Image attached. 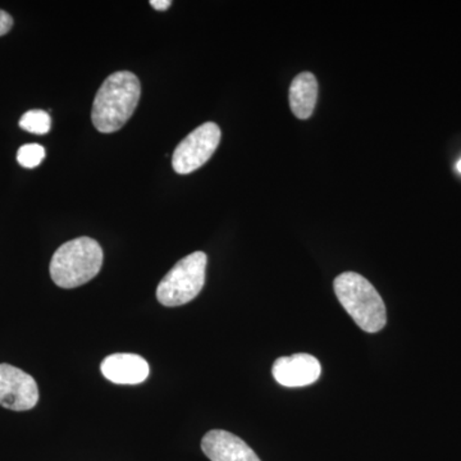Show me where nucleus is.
<instances>
[{
    "label": "nucleus",
    "instance_id": "20e7f679",
    "mask_svg": "<svg viewBox=\"0 0 461 461\" xmlns=\"http://www.w3.org/2000/svg\"><path fill=\"white\" fill-rule=\"evenodd\" d=\"M206 262L208 258L203 251H195L181 259L158 285V302L172 308L195 299L204 287Z\"/></svg>",
    "mask_w": 461,
    "mask_h": 461
},
{
    "label": "nucleus",
    "instance_id": "423d86ee",
    "mask_svg": "<svg viewBox=\"0 0 461 461\" xmlns=\"http://www.w3.org/2000/svg\"><path fill=\"white\" fill-rule=\"evenodd\" d=\"M39 402L35 379L9 364H0V406L14 411L32 409Z\"/></svg>",
    "mask_w": 461,
    "mask_h": 461
},
{
    "label": "nucleus",
    "instance_id": "4468645a",
    "mask_svg": "<svg viewBox=\"0 0 461 461\" xmlns=\"http://www.w3.org/2000/svg\"><path fill=\"white\" fill-rule=\"evenodd\" d=\"M151 7L157 9V11H166L172 5L171 0H151Z\"/></svg>",
    "mask_w": 461,
    "mask_h": 461
},
{
    "label": "nucleus",
    "instance_id": "ddd939ff",
    "mask_svg": "<svg viewBox=\"0 0 461 461\" xmlns=\"http://www.w3.org/2000/svg\"><path fill=\"white\" fill-rule=\"evenodd\" d=\"M12 26H14V18L7 12L0 9V36L11 32Z\"/></svg>",
    "mask_w": 461,
    "mask_h": 461
},
{
    "label": "nucleus",
    "instance_id": "0eeeda50",
    "mask_svg": "<svg viewBox=\"0 0 461 461\" xmlns=\"http://www.w3.org/2000/svg\"><path fill=\"white\" fill-rule=\"evenodd\" d=\"M273 377L285 387H305L321 377L320 360L311 354H294L276 360Z\"/></svg>",
    "mask_w": 461,
    "mask_h": 461
},
{
    "label": "nucleus",
    "instance_id": "f8f14e48",
    "mask_svg": "<svg viewBox=\"0 0 461 461\" xmlns=\"http://www.w3.org/2000/svg\"><path fill=\"white\" fill-rule=\"evenodd\" d=\"M45 158V149L39 144H27L18 149L17 162L23 168L32 169L41 166Z\"/></svg>",
    "mask_w": 461,
    "mask_h": 461
},
{
    "label": "nucleus",
    "instance_id": "9b49d317",
    "mask_svg": "<svg viewBox=\"0 0 461 461\" xmlns=\"http://www.w3.org/2000/svg\"><path fill=\"white\" fill-rule=\"evenodd\" d=\"M50 115L41 109L26 112L20 120L21 129L35 135H45L50 131Z\"/></svg>",
    "mask_w": 461,
    "mask_h": 461
},
{
    "label": "nucleus",
    "instance_id": "9d476101",
    "mask_svg": "<svg viewBox=\"0 0 461 461\" xmlns=\"http://www.w3.org/2000/svg\"><path fill=\"white\" fill-rule=\"evenodd\" d=\"M318 98L317 78L311 72L297 75L291 83V111L299 120H308L313 114Z\"/></svg>",
    "mask_w": 461,
    "mask_h": 461
},
{
    "label": "nucleus",
    "instance_id": "7ed1b4c3",
    "mask_svg": "<svg viewBox=\"0 0 461 461\" xmlns=\"http://www.w3.org/2000/svg\"><path fill=\"white\" fill-rule=\"evenodd\" d=\"M102 247L90 238L67 241L51 258L50 276L57 286L75 288L93 280L103 266Z\"/></svg>",
    "mask_w": 461,
    "mask_h": 461
},
{
    "label": "nucleus",
    "instance_id": "f03ea898",
    "mask_svg": "<svg viewBox=\"0 0 461 461\" xmlns=\"http://www.w3.org/2000/svg\"><path fill=\"white\" fill-rule=\"evenodd\" d=\"M333 287L339 302L360 329L375 333L386 326L384 299L363 276L354 272L342 273L336 278Z\"/></svg>",
    "mask_w": 461,
    "mask_h": 461
},
{
    "label": "nucleus",
    "instance_id": "1a4fd4ad",
    "mask_svg": "<svg viewBox=\"0 0 461 461\" xmlns=\"http://www.w3.org/2000/svg\"><path fill=\"white\" fill-rule=\"evenodd\" d=\"M100 371L117 384H139L149 377V364L136 354H112L103 360Z\"/></svg>",
    "mask_w": 461,
    "mask_h": 461
},
{
    "label": "nucleus",
    "instance_id": "39448f33",
    "mask_svg": "<svg viewBox=\"0 0 461 461\" xmlns=\"http://www.w3.org/2000/svg\"><path fill=\"white\" fill-rule=\"evenodd\" d=\"M221 141V129L214 122H206L194 130L175 149L172 167L180 175H189L204 166Z\"/></svg>",
    "mask_w": 461,
    "mask_h": 461
},
{
    "label": "nucleus",
    "instance_id": "6e6552de",
    "mask_svg": "<svg viewBox=\"0 0 461 461\" xmlns=\"http://www.w3.org/2000/svg\"><path fill=\"white\" fill-rule=\"evenodd\" d=\"M202 450L211 461H260L240 437L222 429L206 433L203 437Z\"/></svg>",
    "mask_w": 461,
    "mask_h": 461
},
{
    "label": "nucleus",
    "instance_id": "2eb2a0df",
    "mask_svg": "<svg viewBox=\"0 0 461 461\" xmlns=\"http://www.w3.org/2000/svg\"><path fill=\"white\" fill-rule=\"evenodd\" d=\"M456 169L461 173V159L456 163Z\"/></svg>",
    "mask_w": 461,
    "mask_h": 461
},
{
    "label": "nucleus",
    "instance_id": "f257e3e1",
    "mask_svg": "<svg viewBox=\"0 0 461 461\" xmlns=\"http://www.w3.org/2000/svg\"><path fill=\"white\" fill-rule=\"evenodd\" d=\"M141 85L129 71L115 72L96 93L91 120L98 131L112 133L122 129L138 107Z\"/></svg>",
    "mask_w": 461,
    "mask_h": 461
}]
</instances>
